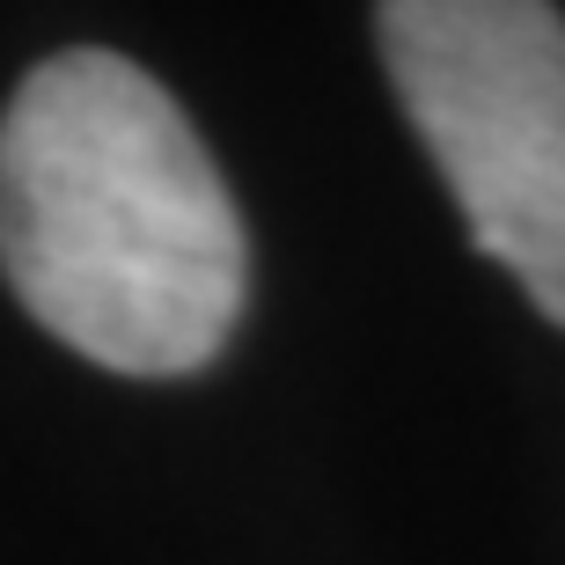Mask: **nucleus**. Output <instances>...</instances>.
<instances>
[{
    "label": "nucleus",
    "instance_id": "f257e3e1",
    "mask_svg": "<svg viewBox=\"0 0 565 565\" xmlns=\"http://www.w3.org/2000/svg\"><path fill=\"white\" fill-rule=\"evenodd\" d=\"M0 273L110 375H191L243 316L250 243L169 88L82 44L0 118Z\"/></svg>",
    "mask_w": 565,
    "mask_h": 565
},
{
    "label": "nucleus",
    "instance_id": "f03ea898",
    "mask_svg": "<svg viewBox=\"0 0 565 565\" xmlns=\"http://www.w3.org/2000/svg\"><path fill=\"white\" fill-rule=\"evenodd\" d=\"M375 38L470 243L565 323V15L536 0H390Z\"/></svg>",
    "mask_w": 565,
    "mask_h": 565
}]
</instances>
